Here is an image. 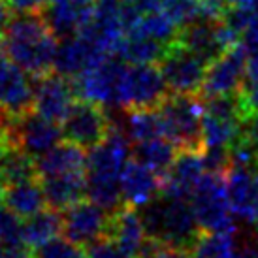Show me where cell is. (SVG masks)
<instances>
[{
  "label": "cell",
  "instance_id": "obj_1",
  "mask_svg": "<svg viewBox=\"0 0 258 258\" xmlns=\"http://www.w3.org/2000/svg\"><path fill=\"white\" fill-rule=\"evenodd\" d=\"M2 45L10 60L32 78L53 72L57 58V36L42 12H17L2 30Z\"/></svg>",
  "mask_w": 258,
  "mask_h": 258
},
{
  "label": "cell",
  "instance_id": "obj_2",
  "mask_svg": "<svg viewBox=\"0 0 258 258\" xmlns=\"http://www.w3.org/2000/svg\"><path fill=\"white\" fill-rule=\"evenodd\" d=\"M130 153V138L111 126L108 138L91 149L87 158V196L109 213L122 206L121 175Z\"/></svg>",
  "mask_w": 258,
  "mask_h": 258
},
{
  "label": "cell",
  "instance_id": "obj_3",
  "mask_svg": "<svg viewBox=\"0 0 258 258\" xmlns=\"http://www.w3.org/2000/svg\"><path fill=\"white\" fill-rule=\"evenodd\" d=\"M145 232L158 245L190 249L202 230L194 217L188 198H177L160 192L144 206L142 211Z\"/></svg>",
  "mask_w": 258,
  "mask_h": 258
},
{
  "label": "cell",
  "instance_id": "obj_4",
  "mask_svg": "<svg viewBox=\"0 0 258 258\" xmlns=\"http://www.w3.org/2000/svg\"><path fill=\"white\" fill-rule=\"evenodd\" d=\"M162 132L179 151H204L202 117L204 104L200 94L168 93L157 106Z\"/></svg>",
  "mask_w": 258,
  "mask_h": 258
},
{
  "label": "cell",
  "instance_id": "obj_5",
  "mask_svg": "<svg viewBox=\"0 0 258 258\" xmlns=\"http://www.w3.org/2000/svg\"><path fill=\"white\" fill-rule=\"evenodd\" d=\"M188 200H190L200 230L234 234V230H236L234 219H232L234 211L230 206L226 175L206 172Z\"/></svg>",
  "mask_w": 258,
  "mask_h": 258
},
{
  "label": "cell",
  "instance_id": "obj_6",
  "mask_svg": "<svg viewBox=\"0 0 258 258\" xmlns=\"http://www.w3.org/2000/svg\"><path fill=\"white\" fill-rule=\"evenodd\" d=\"M168 85L157 64H124L119 106L126 109L157 108L168 96Z\"/></svg>",
  "mask_w": 258,
  "mask_h": 258
},
{
  "label": "cell",
  "instance_id": "obj_7",
  "mask_svg": "<svg viewBox=\"0 0 258 258\" xmlns=\"http://www.w3.org/2000/svg\"><path fill=\"white\" fill-rule=\"evenodd\" d=\"M6 134L14 147L21 149L34 160L58 145L64 138V132L58 126V122L45 119L34 109L21 117L8 119Z\"/></svg>",
  "mask_w": 258,
  "mask_h": 258
},
{
  "label": "cell",
  "instance_id": "obj_8",
  "mask_svg": "<svg viewBox=\"0 0 258 258\" xmlns=\"http://www.w3.org/2000/svg\"><path fill=\"white\" fill-rule=\"evenodd\" d=\"M208 66L209 62L183 47L179 42L172 43L158 62L168 91L177 94H200Z\"/></svg>",
  "mask_w": 258,
  "mask_h": 258
},
{
  "label": "cell",
  "instance_id": "obj_9",
  "mask_svg": "<svg viewBox=\"0 0 258 258\" xmlns=\"http://www.w3.org/2000/svg\"><path fill=\"white\" fill-rule=\"evenodd\" d=\"M111 126V119L104 111V106L91 100H78L62 121L64 140L89 151L108 138Z\"/></svg>",
  "mask_w": 258,
  "mask_h": 258
},
{
  "label": "cell",
  "instance_id": "obj_10",
  "mask_svg": "<svg viewBox=\"0 0 258 258\" xmlns=\"http://www.w3.org/2000/svg\"><path fill=\"white\" fill-rule=\"evenodd\" d=\"M78 98V89L72 78L49 72L36 78L34 83V111L53 122H62Z\"/></svg>",
  "mask_w": 258,
  "mask_h": 258
},
{
  "label": "cell",
  "instance_id": "obj_11",
  "mask_svg": "<svg viewBox=\"0 0 258 258\" xmlns=\"http://www.w3.org/2000/svg\"><path fill=\"white\" fill-rule=\"evenodd\" d=\"M124 70V62L115 57L106 58L100 64L89 68L79 78H76L78 96L83 100L96 102L100 106H119L121 93V78Z\"/></svg>",
  "mask_w": 258,
  "mask_h": 258
},
{
  "label": "cell",
  "instance_id": "obj_12",
  "mask_svg": "<svg viewBox=\"0 0 258 258\" xmlns=\"http://www.w3.org/2000/svg\"><path fill=\"white\" fill-rule=\"evenodd\" d=\"M247 78V49L243 42L236 47L222 53L208 66L206 81L202 87V96L239 93L243 89V79Z\"/></svg>",
  "mask_w": 258,
  "mask_h": 258
},
{
  "label": "cell",
  "instance_id": "obj_13",
  "mask_svg": "<svg viewBox=\"0 0 258 258\" xmlns=\"http://www.w3.org/2000/svg\"><path fill=\"white\" fill-rule=\"evenodd\" d=\"M109 213L93 200H79L62 213V232L79 245H91L108 234Z\"/></svg>",
  "mask_w": 258,
  "mask_h": 258
},
{
  "label": "cell",
  "instance_id": "obj_14",
  "mask_svg": "<svg viewBox=\"0 0 258 258\" xmlns=\"http://www.w3.org/2000/svg\"><path fill=\"white\" fill-rule=\"evenodd\" d=\"M34 109V85L14 60L0 57V111L15 119Z\"/></svg>",
  "mask_w": 258,
  "mask_h": 258
},
{
  "label": "cell",
  "instance_id": "obj_15",
  "mask_svg": "<svg viewBox=\"0 0 258 258\" xmlns=\"http://www.w3.org/2000/svg\"><path fill=\"white\" fill-rule=\"evenodd\" d=\"M113 57L102 49L100 45L87 38L85 34H74L70 38H64L57 49L55 58V70L66 78H79L89 68L100 64L106 58Z\"/></svg>",
  "mask_w": 258,
  "mask_h": 258
},
{
  "label": "cell",
  "instance_id": "obj_16",
  "mask_svg": "<svg viewBox=\"0 0 258 258\" xmlns=\"http://www.w3.org/2000/svg\"><path fill=\"white\" fill-rule=\"evenodd\" d=\"M106 236L117 241V245L130 258H142L151 245L142 221V213H138L136 208L128 204H122L121 208L109 213V226Z\"/></svg>",
  "mask_w": 258,
  "mask_h": 258
},
{
  "label": "cell",
  "instance_id": "obj_17",
  "mask_svg": "<svg viewBox=\"0 0 258 258\" xmlns=\"http://www.w3.org/2000/svg\"><path fill=\"white\" fill-rule=\"evenodd\" d=\"M98 0H49L43 17L57 38H70L93 19Z\"/></svg>",
  "mask_w": 258,
  "mask_h": 258
},
{
  "label": "cell",
  "instance_id": "obj_18",
  "mask_svg": "<svg viewBox=\"0 0 258 258\" xmlns=\"http://www.w3.org/2000/svg\"><path fill=\"white\" fill-rule=\"evenodd\" d=\"M162 185H164V177L160 173L132 157L126 162L121 175L122 204L144 208L162 192Z\"/></svg>",
  "mask_w": 258,
  "mask_h": 258
},
{
  "label": "cell",
  "instance_id": "obj_19",
  "mask_svg": "<svg viewBox=\"0 0 258 258\" xmlns=\"http://www.w3.org/2000/svg\"><path fill=\"white\" fill-rule=\"evenodd\" d=\"M206 173L202 151H179L172 168L164 175L162 192L177 198H190Z\"/></svg>",
  "mask_w": 258,
  "mask_h": 258
},
{
  "label": "cell",
  "instance_id": "obj_20",
  "mask_svg": "<svg viewBox=\"0 0 258 258\" xmlns=\"http://www.w3.org/2000/svg\"><path fill=\"white\" fill-rule=\"evenodd\" d=\"M177 42L209 64L228 51L222 42L219 21H211V19H196L194 23L183 27Z\"/></svg>",
  "mask_w": 258,
  "mask_h": 258
},
{
  "label": "cell",
  "instance_id": "obj_21",
  "mask_svg": "<svg viewBox=\"0 0 258 258\" xmlns=\"http://www.w3.org/2000/svg\"><path fill=\"white\" fill-rule=\"evenodd\" d=\"M85 149L66 140L64 144L55 145L45 155L36 158V173L38 177H51V175H62V173H78L87 172Z\"/></svg>",
  "mask_w": 258,
  "mask_h": 258
},
{
  "label": "cell",
  "instance_id": "obj_22",
  "mask_svg": "<svg viewBox=\"0 0 258 258\" xmlns=\"http://www.w3.org/2000/svg\"><path fill=\"white\" fill-rule=\"evenodd\" d=\"M40 181L47 206L58 211L74 206L83 198V194H87V172L51 175V177H42Z\"/></svg>",
  "mask_w": 258,
  "mask_h": 258
},
{
  "label": "cell",
  "instance_id": "obj_23",
  "mask_svg": "<svg viewBox=\"0 0 258 258\" xmlns=\"http://www.w3.org/2000/svg\"><path fill=\"white\" fill-rule=\"evenodd\" d=\"M45 192L42 181L38 177L4 186V206L21 219H29L40 213L42 209H45Z\"/></svg>",
  "mask_w": 258,
  "mask_h": 258
},
{
  "label": "cell",
  "instance_id": "obj_24",
  "mask_svg": "<svg viewBox=\"0 0 258 258\" xmlns=\"http://www.w3.org/2000/svg\"><path fill=\"white\" fill-rule=\"evenodd\" d=\"M170 45L140 34H124L115 49V57L128 64H157Z\"/></svg>",
  "mask_w": 258,
  "mask_h": 258
},
{
  "label": "cell",
  "instance_id": "obj_25",
  "mask_svg": "<svg viewBox=\"0 0 258 258\" xmlns=\"http://www.w3.org/2000/svg\"><path fill=\"white\" fill-rule=\"evenodd\" d=\"M62 232V213L58 209H42L23 222V241L29 249H38Z\"/></svg>",
  "mask_w": 258,
  "mask_h": 258
},
{
  "label": "cell",
  "instance_id": "obj_26",
  "mask_svg": "<svg viewBox=\"0 0 258 258\" xmlns=\"http://www.w3.org/2000/svg\"><path fill=\"white\" fill-rule=\"evenodd\" d=\"M177 153H179L177 145L166 136H158L147 140V142H142V144H134V149H132L134 158L144 162L145 166H149L151 170L160 173L162 177L172 168Z\"/></svg>",
  "mask_w": 258,
  "mask_h": 258
},
{
  "label": "cell",
  "instance_id": "obj_27",
  "mask_svg": "<svg viewBox=\"0 0 258 258\" xmlns=\"http://www.w3.org/2000/svg\"><path fill=\"white\" fill-rule=\"evenodd\" d=\"M179 25L164 10H157V12L142 15L126 34H140V36L153 38L164 45H172L179 40Z\"/></svg>",
  "mask_w": 258,
  "mask_h": 258
},
{
  "label": "cell",
  "instance_id": "obj_28",
  "mask_svg": "<svg viewBox=\"0 0 258 258\" xmlns=\"http://www.w3.org/2000/svg\"><path fill=\"white\" fill-rule=\"evenodd\" d=\"M126 136L132 144H142L153 138L164 136L162 122L158 117L157 108H144V109H126Z\"/></svg>",
  "mask_w": 258,
  "mask_h": 258
},
{
  "label": "cell",
  "instance_id": "obj_29",
  "mask_svg": "<svg viewBox=\"0 0 258 258\" xmlns=\"http://www.w3.org/2000/svg\"><path fill=\"white\" fill-rule=\"evenodd\" d=\"M188 252L190 258H236V245L232 232L202 230Z\"/></svg>",
  "mask_w": 258,
  "mask_h": 258
},
{
  "label": "cell",
  "instance_id": "obj_30",
  "mask_svg": "<svg viewBox=\"0 0 258 258\" xmlns=\"http://www.w3.org/2000/svg\"><path fill=\"white\" fill-rule=\"evenodd\" d=\"M252 175H254V170L234 164L230 166V170L226 172V188H228L230 206H232V211L239 217H243L249 198H251Z\"/></svg>",
  "mask_w": 258,
  "mask_h": 258
},
{
  "label": "cell",
  "instance_id": "obj_31",
  "mask_svg": "<svg viewBox=\"0 0 258 258\" xmlns=\"http://www.w3.org/2000/svg\"><path fill=\"white\" fill-rule=\"evenodd\" d=\"M237 122L234 119H224L219 115L204 113L202 117V140L204 149L208 147H230L236 140Z\"/></svg>",
  "mask_w": 258,
  "mask_h": 258
},
{
  "label": "cell",
  "instance_id": "obj_32",
  "mask_svg": "<svg viewBox=\"0 0 258 258\" xmlns=\"http://www.w3.org/2000/svg\"><path fill=\"white\" fill-rule=\"evenodd\" d=\"M0 245L14 249V247H27L23 241V222L8 208H0Z\"/></svg>",
  "mask_w": 258,
  "mask_h": 258
},
{
  "label": "cell",
  "instance_id": "obj_33",
  "mask_svg": "<svg viewBox=\"0 0 258 258\" xmlns=\"http://www.w3.org/2000/svg\"><path fill=\"white\" fill-rule=\"evenodd\" d=\"M34 258H89V254L81 245L74 243L72 239L55 237L34 249Z\"/></svg>",
  "mask_w": 258,
  "mask_h": 258
},
{
  "label": "cell",
  "instance_id": "obj_34",
  "mask_svg": "<svg viewBox=\"0 0 258 258\" xmlns=\"http://www.w3.org/2000/svg\"><path fill=\"white\" fill-rule=\"evenodd\" d=\"M162 10L179 25V29L200 19V0H162Z\"/></svg>",
  "mask_w": 258,
  "mask_h": 258
},
{
  "label": "cell",
  "instance_id": "obj_35",
  "mask_svg": "<svg viewBox=\"0 0 258 258\" xmlns=\"http://www.w3.org/2000/svg\"><path fill=\"white\" fill-rule=\"evenodd\" d=\"M245 49H247V81L258 83V19L241 38Z\"/></svg>",
  "mask_w": 258,
  "mask_h": 258
},
{
  "label": "cell",
  "instance_id": "obj_36",
  "mask_svg": "<svg viewBox=\"0 0 258 258\" xmlns=\"http://www.w3.org/2000/svg\"><path fill=\"white\" fill-rule=\"evenodd\" d=\"M89 258H130L109 236H102L89 245Z\"/></svg>",
  "mask_w": 258,
  "mask_h": 258
},
{
  "label": "cell",
  "instance_id": "obj_37",
  "mask_svg": "<svg viewBox=\"0 0 258 258\" xmlns=\"http://www.w3.org/2000/svg\"><path fill=\"white\" fill-rule=\"evenodd\" d=\"M142 258H190V252L181 247H170V245H158L151 239V245L144 252Z\"/></svg>",
  "mask_w": 258,
  "mask_h": 258
},
{
  "label": "cell",
  "instance_id": "obj_38",
  "mask_svg": "<svg viewBox=\"0 0 258 258\" xmlns=\"http://www.w3.org/2000/svg\"><path fill=\"white\" fill-rule=\"evenodd\" d=\"M228 8V0H200V19L221 21Z\"/></svg>",
  "mask_w": 258,
  "mask_h": 258
},
{
  "label": "cell",
  "instance_id": "obj_39",
  "mask_svg": "<svg viewBox=\"0 0 258 258\" xmlns=\"http://www.w3.org/2000/svg\"><path fill=\"white\" fill-rule=\"evenodd\" d=\"M243 221L251 222L254 226H258V168L254 170V175H252V188H251V198H249V204H247V209H245Z\"/></svg>",
  "mask_w": 258,
  "mask_h": 258
},
{
  "label": "cell",
  "instance_id": "obj_40",
  "mask_svg": "<svg viewBox=\"0 0 258 258\" xmlns=\"http://www.w3.org/2000/svg\"><path fill=\"white\" fill-rule=\"evenodd\" d=\"M49 0H8L15 12H43Z\"/></svg>",
  "mask_w": 258,
  "mask_h": 258
},
{
  "label": "cell",
  "instance_id": "obj_41",
  "mask_svg": "<svg viewBox=\"0 0 258 258\" xmlns=\"http://www.w3.org/2000/svg\"><path fill=\"white\" fill-rule=\"evenodd\" d=\"M0 258H34V254L29 252V247H14V249H2Z\"/></svg>",
  "mask_w": 258,
  "mask_h": 258
},
{
  "label": "cell",
  "instance_id": "obj_42",
  "mask_svg": "<svg viewBox=\"0 0 258 258\" xmlns=\"http://www.w3.org/2000/svg\"><path fill=\"white\" fill-rule=\"evenodd\" d=\"M243 93H245V96H247L249 106L258 109V83H249L247 87H243Z\"/></svg>",
  "mask_w": 258,
  "mask_h": 258
},
{
  "label": "cell",
  "instance_id": "obj_43",
  "mask_svg": "<svg viewBox=\"0 0 258 258\" xmlns=\"http://www.w3.org/2000/svg\"><path fill=\"white\" fill-rule=\"evenodd\" d=\"M10 12H12V6L8 4V0H0V40H2V30L6 27V23L10 21Z\"/></svg>",
  "mask_w": 258,
  "mask_h": 258
},
{
  "label": "cell",
  "instance_id": "obj_44",
  "mask_svg": "<svg viewBox=\"0 0 258 258\" xmlns=\"http://www.w3.org/2000/svg\"><path fill=\"white\" fill-rule=\"evenodd\" d=\"M228 6L252 8V10H258V0H228Z\"/></svg>",
  "mask_w": 258,
  "mask_h": 258
},
{
  "label": "cell",
  "instance_id": "obj_45",
  "mask_svg": "<svg viewBox=\"0 0 258 258\" xmlns=\"http://www.w3.org/2000/svg\"><path fill=\"white\" fill-rule=\"evenodd\" d=\"M236 258H256V252H252V251H249V249H245V251L237 252Z\"/></svg>",
  "mask_w": 258,
  "mask_h": 258
},
{
  "label": "cell",
  "instance_id": "obj_46",
  "mask_svg": "<svg viewBox=\"0 0 258 258\" xmlns=\"http://www.w3.org/2000/svg\"><path fill=\"white\" fill-rule=\"evenodd\" d=\"M2 204H4V186L0 185V208H2Z\"/></svg>",
  "mask_w": 258,
  "mask_h": 258
},
{
  "label": "cell",
  "instance_id": "obj_47",
  "mask_svg": "<svg viewBox=\"0 0 258 258\" xmlns=\"http://www.w3.org/2000/svg\"><path fill=\"white\" fill-rule=\"evenodd\" d=\"M256 258H258V249H256Z\"/></svg>",
  "mask_w": 258,
  "mask_h": 258
}]
</instances>
